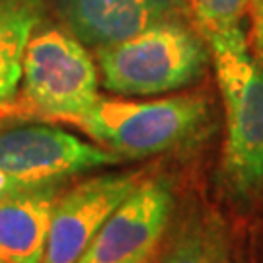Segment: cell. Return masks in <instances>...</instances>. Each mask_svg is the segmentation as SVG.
I'll list each match as a JSON object with an SVG mask.
<instances>
[{
    "label": "cell",
    "instance_id": "obj_6",
    "mask_svg": "<svg viewBox=\"0 0 263 263\" xmlns=\"http://www.w3.org/2000/svg\"><path fill=\"white\" fill-rule=\"evenodd\" d=\"M144 178V172H109L63 191L51 215L41 263H78L105 220Z\"/></svg>",
    "mask_w": 263,
    "mask_h": 263
},
{
    "label": "cell",
    "instance_id": "obj_2",
    "mask_svg": "<svg viewBox=\"0 0 263 263\" xmlns=\"http://www.w3.org/2000/svg\"><path fill=\"white\" fill-rule=\"evenodd\" d=\"M209 123L207 96L178 94L152 102L100 96L76 125L119 160H141L189 144Z\"/></svg>",
    "mask_w": 263,
    "mask_h": 263
},
{
    "label": "cell",
    "instance_id": "obj_10",
    "mask_svg": "<svg viewBox=\"0 0 263 263\" xmlns=\"http://www.w3.org/2000/svg\"><path fill=\"white\" fill-rule=\"evenodd\" d=\"M47 10V0H0V119L14 117L26 47Z\"/></svg>",
    "mask_w": 263,
    "mask_h": 263
},
{
    "label": "cell",
    "instance_id": "obj_11",
    "mask_svg": "<svg viewBox=\"0 0 263 263\" xmlns=\"http://www.w3.org/2000/svg\"><path fill=\"white\" fill-rule=\"evenodd\" d=\"M254 0H189V18L211 49L248 51L246 18Z\"/></svg>",
    "mask_w": 263,
    "mask_h": 263
},
{
    "label": "cell",
    "instance_id": "obj_14",
    "mask_svg": "<svg viewBox=\"0 0 263 263\" xmlns=\"http://www.w3.org/2000/svg\"><path fill=\"white\" fill-rule=\"evenodd\" d=\"M0 263H8V261H6V259H2V257H0Z\"/></svg>",
    "mask_w": 263,
    "mask_h": 263
},
{
    "label": "cell",
    "instance_id": "obj_5",
    "mask_svg": "<svg viewBox=\"0 0 263 263\" xmlns=\"http://www.w3.org/2000/svg\"><path fill=\"white\" fill-rule=\"evenodd\" d=\"M119 158L100 144L49 125L0 129V178L12 187L31 189L65 183L92 168L111 166Z\"/></svg>",
    "mask_w": 263,
    "mask_h": 263
},
{
    "label": "cell",
    "instance_id": "obj_13",
    "mask_svg": "<svg viewBox=\"0 0 263 263\" xmlns=\"http://www.w3.org/2000/svg\"><path fill=\"white\" fill-rule=\"evenodd\" d=\"M252 45L255 61L263 66V0H254L252 4Z\"/></svg>",
    "mask_w": 263,
    "mask_h": 263
},
{
    "label": "cell",
    "instance_id": "obj_12",
    "mask_svg": "<svg viewBox=\"0 0 263 263\" xmlns=\"http://www.w3.org/2000/svg\"><path fill=\"white\" fill-rule=\"evenodd\" d=\"M160 263H234L224 222L213 213L187 218Z\"/></svg>",
    "mask_w": 263,
    "mask_h": 263
},
{
    "label": "cell",
    "instance_id": "obj_9",
    "mask_svg": "<svg viewBox=\"0 0 263 263\" xmlns=\"http://www.w3.org/2000/svg\"><path fill=\"white\" fill-rule=\"evenodd\" d=\"M65 183L31 187L0 197V257L8 263H41L51 215Z\"/></svg>",
    "mask_w": 263,
    "mask_h": 263
},
{
    "label": "cell",
    "instance_id": "obj_1",
    "mask_svg": "<svg viewBox=\"0 0 263 263\" xmlns=\"http://www.w3.org/2000/svg\"><path fill=\"white\" fill-rule=\"evenodd\" d=\"M94 59L107 92L156 96L197 82L211 61V51L191 18H178L96 49Z\"/></svg>",
    "mask_w": 263,
    "mask_h": 263
},
{
    "label": "cell",
    "instance_id": "obj_8",
    "mask_svg": "<svg viewBox=\"0 0 263 263\" xmlns=\"http://www.w3.org/2000/svg\"><path fill=\"white\" fill-rule=\"evenodd\" d=\"M88 49L107 47L168 20L189 18V0H47Z\"/></svg>",
    "mask_w": 263,
    "mask_h": 263
},
{
    "label": "cell",
    "instance_id": "obj_7",
    "mask_svg": "<svg viewBox=\"0 0 263 263\" xmlns=\"http://www.w3.org/2000/svg\"><path fill=\"white\" fill-rule=\"evenodd\" d=\"M172 213V185L164 178H144L105 220L78 263H152Z\"/></svg>",
    "mask_w": 263,
    "mask_h": 263
},
{
    "label": "cell",
    "instance_id": "obj_3",
    "mask_svg": "<svg viewBox=\"0 0 263 263\" xmlns=\"http://www.w3.org/2000/svg\"><path fill=\"white\" fill-rule=\"evenodd\" d=\"M98 66L86 45L61 28H37L22 66L14 117L78 123L100 98Z\"/></svg>",
    "mask_w": 263,
    "mask_h": 263
},
{
    "label": "cell",
    "instance_id": "obj_4",
    "mask_svg": "<svg viewBox=\"0 0 263 263\" xmlns=\"http://www.w3.org/2000/svg\"><path fill=\"white\" fill-rule=\"evenodd\" d=\"M211 61L226 115L224 181L236 197H250L263 185V66L250 49H211Z\"/></svg>",
    "mask_w": 263,
    "mask_h": 263
}]
</instances>
